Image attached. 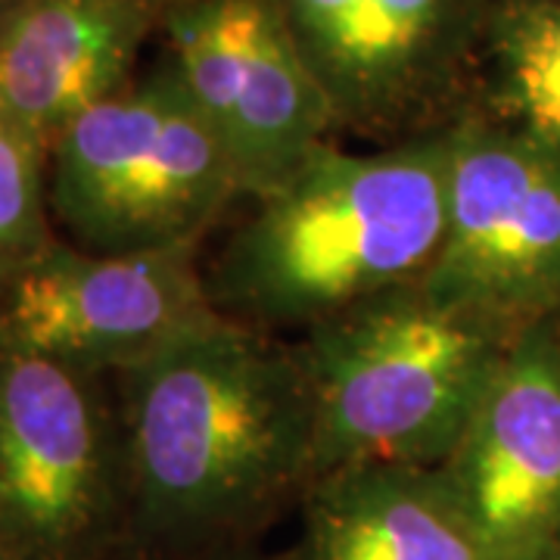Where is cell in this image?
<instances>
[{"instance_id":"obj_3","label":"cell","mask_w":560,"mask_h":560,"mask_svg":"<svg viewBox=\"0 0 560 560\" xmlns=\"http://www.w3.org/2000/svg\"><path fill=\"white\" fill-rule=\"evenodd\" d=\"M293 346L312 396L318 480L346 467H440L511 337L408 283Z\"/></svg>"},{"instance_id":"obj_8","label":"cell","mask_w":560,"mask_h":560,"mask_svg":"<svg viewBox=\"0 0 560 560\" xmlns=\"http://www.w3.org/2000/svg\"><path fill=\"white\" fill-rule=\"evenodd\" d=\"M160 22L165 66L231 153L246 200L337 131L320 81L268 0H175Z\"/></svg>"},{"instance_id":"obj_9","label":"cell","mask_w":560,"mask_h":560,"mask_svg":"<svg viewBox=\"0 0 560 560\" xmlns=\"http://www.w3.org/2000/svg\"><path fill=\"white\" fill-rule=\"evenodd\" d=\"M200 246L94 253L50 241L0 287V342L81 374L125 371L219 315Z\"/></svg>"},{"instance_id":"obj_11","label":"cell","mask_w":560,"mask_h":560,"mask_svg":"<svg viewBox=\"0 0 560 560\" xmlns=\"http://www.w3.org/2000/svg\"><path fill=\"white\" fill-rule=\"evenodd\" d=\"M153 22L109 0H25L0 25V119L50 150L128 84Z\"/></svg>"},{"instance_id":"obj_16","label":"cell","mask_w":560,"mask_h":560,"mask_svg":"<svg viewBox=\"0 0 560 560\" xmlns=\"http://www.w3.org/2000/svg\"><path fill=\"white\" fill-rule=\"evenodd\" d=\"M533 560H560V533L555 536V539L548 541V545H545V548H541L539 555H536Z\"/></svg>"},{"instance_id":"obj_10","label":"cell","mask_w":560,"mask_h":560,"mask_svg":"<svg viewBox=\"0 0 560 560\" xmlns=\"http://www.w3.org/2000/svg\"><path fill=\"white\" fill-rule=\"evenodd\" d=\"M440 477L492 560H533L560 533V330L517 334Z\"/></svg>"},{"instance_id":"obj_1","label":"cell","mask_w":560,"mask_h":560,"mask_svg":"<svg viewBox=\"0 0 560 560\" xmlns=\"http://www.w3.org/2000/svg\"><path fill=\"white\" fill-rule=\"evenodd\" d=\"M128 523L165 558L228 551L315 477L296 346L212 315L119 371Z\"/></svg>"},{"instance_id":"obj_14","label":"cell","mask_w":560,"mask_h":560,"mask_svg":"<svg viewBox=\"0 0 560 560\" xmlns=\"http://www.w3.org/2000/svg\"><path fill=\"white\" fill-rule=\"evenodd\" d=\"M47 160L40 140L0 119V287L50 243Z\"/></svg>"},{"instance_id":"obj_6","label":"cell","mask_w":560,"mask_h":560,"mask_svg":"<svg viewBox=\"0 0 560 560\" xmlns=\"http://www.w3.org/2000/svg\"><path fill=\"white\" fill-rule=\"evenodd\" d=\"M121 514L125 436L91 374L0 342L3 560H94Z\"/></svg>"},{"instance_id":"obj_2","label":"cell","mask_w":560,"mask_h":560,"mask_svg":"<svg viewBox=\"0 0 560 560\" xmlns=\"http://www.w3.org/2000/svg\"><path fill=\"white\" fill-rule=\"evenodd\" d=\"M452 125L377 150L320 143L206 268L215 312L265 334H308L346 308L418 283L448 215Z\"/></svg>"},{"instance_id":"obj_4","label":"cell","mask_w":560,"mask_h":560,"mask_svg":"<svg viewBox=\"0 0 560 560\" xmlns=\"http://www.w3.org/2000/svg\"><path fill=\"white\" fill-rule=\"evenodd\" d=\"M47 172L54 212L94 253L202 243L246 200L231 153L168 66L72 121Z\"/></svg>"},{"instance_id":"obj_15","label":"cell","mask_w":560,"mask_h":560,"mask_svg":"<svg viewBox=\"0 0 560 560\" xmlns=\"http://www.w3.org/2000/svg\"><path fill=\"white\" fill-rule=\"evenodd\" d=\"M109 3H121V7L140 10V13H150L153 20H162V13H165L175 0H109Z\"/></svg>"},{"instance_id":"obj_7","label":"cell","mask_w":560,"mask_h":560,"mask_svg":"<svg viewBox=\"0 0 560 560\" xmlns=\"http://www.w3.org/2000/svg\"><path fill=\"white\" fill-rule=\"evenodd\" d=\"M320 81L334 121L364 138H418L455 125L489 0H268Z\"/></svg>"},{"instance_id":"obj_13","label":"cell","mask_w":560,"mask_h":560,"mask_svg":"<svg viewBox=\"0 0 560 560\" xmlns=\"http://www.w3.org/2000/svg\"><path fill=\"white\" fill-rule=\"evenodd\" d=\"M486 119L560 150V0H511L486 32Z\"/></svg>"},{"instance_id":"obj_18","label":"cell","mask_w":560,"mask_h":560,"mask_svg":"<svg viewBox=\"0 0 560 560\" xmlns=\"http://www.w3.org/2000/svg\"><path fill=\"white\" fill-rule=\"evenodd\" d=\"M200 560H253V558H243V555H231V551H221V555H212V558H200Z\"/></svg>"},{"instance_id":"obj_19","label":"cell","mask_w":560,"mask_h":560,"mask_svg":"<svg viewBox=\"0 0 560 560\" xmlns=\"http://www.w3.org/2000/svg\"><path fill=\"white\" fill-rule=\"evenodd\" d=\"M0 560H3V555H0Z\"/></svg>"},{"instance_id":"obj_12","label":"cell","mask_w":560,"mask_h":560,"mask_svg":"<svg viewBox=\"0 0 560 560\" xmlns=\"http://www.w3.org/2000/svg\"><path fill=\"white\" fill-rule=\"evenodd\" d=\"M300 501L287 560H492L436 467H346Z\"/></svg>"},{"instance_id":"obj_17","label":"cell","mask_w":560,"mask_h":560,"mask_svg":"<svg viewBox=\"0 0 560 560\" xmlns=\"http://www.w3.org/2000/svg\"><path fill=\"white\" fill-rule=\"evenodd\" d=\"M22 3H25V0H0V25L10 20V16L20 10Z\"/></svg>"},{"instance_id":"obj_5","label":"cell","mask_w":560,"mask_h":560,"mask_svg":"<svg viewBox=\"0 0 560 560\" xmlns=\"http://www.w3.org/2000/svg\"><path fill=\"white\" fill-rule=\"evenodd\" d=\"M418 283L511 340L558 320L560 150L486 116H460L445 234Z\"/></svg>"}]
</instances>
